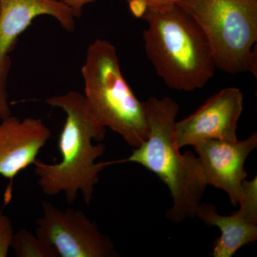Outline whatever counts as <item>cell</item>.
<instances>
[{
    "label": "cell",
    "instance_id": "5",
    "mask_svg": "<svg viewBox=\"0 0 257 257\" xmlns=\"http://www.w3.org/2000/svg\"><path fill=\"white\" fill-rule=\"evenodd\" d=\"M207 39L216 68L256 77L257 0H182L177 4Z\"/></svg>",
    "mask_w": 257,
    "mask_h": 257
},
{
    "label": "cell",
    "instance_id": "4",
    "mask_svg": "<svg viewBox=\"0 0 257 257\" xmlns=\"http://www.w3.org/2000/svg\"><path fill=\"white\" fill-rule=\"evenodd\" d=\"M82 74L86 104L96 122L117 133L130 147L141 146L150 134L145 102L121 73L116 47L100 39L91 43Z\"/></svg>",
    "mask_w": 257,
    "mask_h": 257
},
{
    "label": "cell",
    "instance_id": "9",
    "mask_svg": "<svg viewBox=\"0 0 257 257\" xmlns=\"http://www.w3.org/2000/svg\"><path fill=\"white\" fill-rule=\"evenodd\" d=\"M256 147L257 134L253 133L243 141L212 140L193 147L207 185L224 190L231 204L237 206L245 194V162Z\"/></svg>",
    "mask_w": 257,
    "mask_h": 257
},
{
    "label": "cell",
    "instance_id": "13",
    "mask_svg": "<svg viewBox=\"0 0 257 257\" xmlns=\"http://www.w3.org/2000/svg\"><path fill=\"white\" fill-rule=\"evenodd\" d=\"M14 234L11 220L0 210V257L8 256Z\"/></svg>",
    "mask_w": 257,
    "mask_h": 257
},
{
    "label": "cell",
    "instance_id": "15",
    "mask_svg": "<svg viewBox=\"0 0 257 257\" xmlns=\"http://www.w3.org/2000/svg\"><path fill=\"white\" fill-rule=\"evenodd\" d=\"M72 10L74 16L80 18L82 14L83 8L85 5L92 3L95 0H59Z\"/></svg>",
    "mask_w": 257,
    "mask_h": 257
},
{
    "label": "cell",
    "instance_id": "3",
    "mask_svg": "<svg viewBox=\"0 0 257 257\" xmlns=\"http://www.w3.org/2000/svg\"><path fill=\"white\" fill-rule=\"evenodd\" d=\"M143 20L145 50L156 73L171 89L192 92L214 76L209 43L197 24L178 5L162 12L147 10Z\"/></svg>",
    "mask_w": 257,
    "mask_h": 257
},
{
    "label": "cell",
    "instance_id": "6",
    "mask_svg": "<svg viewBox=\"0 0 257 257\" xmlns=\"http://www.w3.org/2000/svg\"><path fill=\"white\" fill-rule=\"evenodd\" d=\"M43 215L37 219L35 234L60 257L118 256L114 243L82 211L61 210L42 202Z\"/></svg>",
    "mask_w": 257,
    "mask_h": 257
},
{
    "label": "cell",
    "instance_id": "7",
    "mask_svg": "<svg viewBox=\"0 0 257 257\" xmlns=\"http://www.w3.org/2000/svg\"><path fill=\"white\" fill-rule=\"evenodd\" d=\"M52 17L68 32L74 31L73 13L59 0H0V120L11 115L8 78L19 37L40 16Z\"/></svg>",
    "mask_w": 257,
    "mask_h": 257
},
{
    "label": "cell",
    "instance_id": "8",
    "mask_svg": "<svg viewBox=\"0 0 257 257\" xmlns=\"http://www.w3.org/2000/svg\"><path fill=\"white\" fill-rule=\"evenodd\" d=\"M243 94L237 87L221 89L188 117L177 121L176 141L179 148L212 140L236 141Z\"/></svg>",
    "mask_w": 257,
    "mask_h": 257
},
{
    "label": "cell",
    "instance_id": "11",
    "mask_svg": "<svg viewBox=\"0 0 257 257\" xmlns=\"http://www.w3.org/2000/svg\"><path fill=\"white\" fill-rule=\"evenodd\" d=\"M245 194L239 209L229 216L218 214L215 206L200 203L196 216L208 226H216L221 235L214 241L211 256L232 257L240 248L257 239V180H245Z\"/></svg>",
    "mask_w": 257,
    "mask_h": 257
},
{
    "label": "cell",
    "instance_id": "2",
    "mask_svg": "<svg viewBox=\"0 0 257 257\" xmlns=\"http://www.w3.org/2000/svg\"><path fill=\"white\" fill-rule=\"evenodd\" d=\"M150 126L148 138L124 160L111 164L133 162L155 174L170 189L173 205L167 219L182 222L194 218L207 184L199 158L192 152L182 155L175 137L178 104L170 97L150 96L145 102Z\"/></svg>",
    "mask_w": 257,
    "mask_h": 257
},
{
    "label": "cell",
    "instance_id": "12",
    "mask_svg": "<svg viewBox=\"0 0 257 257\" xmlns=\"http://www.w3.org/2000/svg\"><path fill=\"white\" fill-rule=\"evenodd\" d=\"M11 248L18 257H58L50 244L26 229L15 233Z\"/></svg>",
    "mask_w": 257,
    "mask_h": 257
},
{
    "label": "cell",
    "instance_id": "14",
    "mask_svg": "<svg viewBox=\"0 0 257 257\" xmlns=\"http://www.w3.org/2000/svg\"><path fill=\"white\" fill-rule=\"evenodd\" d=\"M126 2L133 0H126ZM146 5L147 10L153 12H162L170 9L182 0H139Z\"/></svg>",
    "mask_w": 257,
    "mask_h": 257
},
{
    "label": "cell",
    "instance_id": "10",
    "mask_svg": "<svg viewBox=\"0 0 257 257\" xmlns=\"http://www.w3.org/2000/svg\"><path fill=\"white\" fill-rule=\"evenodd\" d=\"M50 138V130L42 119L21 120L11 114L0 120V175L9 180L5 204L11 200L15 177L35 164Z\"/></svg>",
    "mask_w": 257,
    "mask_h": 257
},
{
    "label": "cell",
    "instance_id": "1",
    "mask_svg": "<svg viewBox=\"0 0 257 257\" xmlns=\"http://www.w3.org/2000/svg\"><path fill=\"white\" fill-rule=\"evenodd\" d=\"M44 101L62 109L66 119L58 141L62 160L57 164L37 160L33 166L38 177L37 184L46 195L63 193L69 204L81 193L89 205L99 182V172L109 165V162H96L105 152L104 145H93V141L104 140L106 128L96 122L81 93L71 91Z\"/></svg>",
    "mask_w": 257,
    "mask_h": 257
}]
</instances>
